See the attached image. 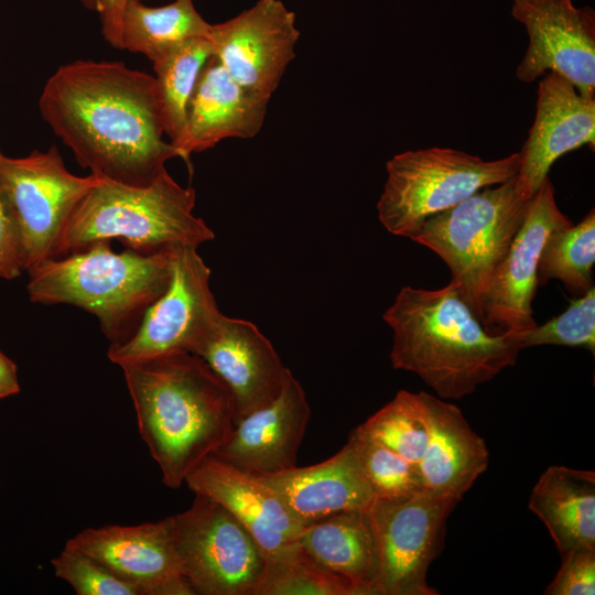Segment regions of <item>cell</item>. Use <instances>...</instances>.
Listing matches in <instances>:
<instances>
[{"instance_id":"6da1fadb","label":"cell","mask_w":595,"mask_h":595,"mask_svg":"<svg viewBox=\"0 0 595 595\" xmlns=\"http://www.w3.org/2000/svg\"><path fill=\"white\" fill-rule=\"evenodd\" d=\"M42 118L97 176L142 186L181 158L163 136L154 76L121 62L77 60L60 66L39 99Z\"/></svg>"},{"instance_id":"7a4b0ae2","label":"cell","mask_w":595,"mask_h":595,"mask_svg":"<svg viewBox=\"0 0 595 595\" xmlns=\"http://www.w3.org/2000/svg\"><path fill=\"white\" fill-rule=\"evenodd\" d=\"M382 318L393 333V368L418 375L444 400L472 394L522 350L521 334L488 331L451 283L403 286Z\"/></svg>"},{"instance_id":"3957f363","label":"cell","mask_w":595,"mask_h":595,"mask_svg":"<svg viewBox=\"0 0 595 595\" xmlns=\"http://www.w3.org/2000/svg\"><path fill=\"white\" fill-rule=\"evenodd\" d=\"M139 433L162 480L178 488L228 437L231 394L197 355L172 353L121 367Z\"/></svg>"},{"instance_id":"277c9868","label":"cell","mask_w":595,"mask_h":595,"mask_svg":"<svg viewBox=\"0 0 595 595\" xmlns=\"http://www.w3.org/2000/svg\"><path fill=\"white\" fill-rule=\"evenodd\" d=\"M173 247L152 253L128 248L116 252L110 241L95 242L29 271V298L44 305L80 307L98 318L110 344L120 343L166 289Z\"/></svg>"},{"instance_id":"5b68a950","label":"cell","mask_w":595,"mask_h":595,"mask_svg":"<svg viewBox=\"0 0 595 595\" xmlns=\"http://www.w3.org/2000/svg\"><path fill=\"white\" fill-rule=\"evenodd\" d=\"M195 202L194 188L181 186L166 169L142 186L99 176L66 223L54 258L113 239L142 253L173 246L198 248L215 235L193 214Z\"/></svg>"},{"instance_id":"8992f818","label":"cell","mask_w":595,"mask_h":595,"mask_svg":"<svg viewBox=\"0 0 595 595\" xmlns=\"http://www.w3.org/2000/svg\"><path fill=\"white\" fill-rule=\"evenodd\" d=\"M529 201L517 190L513 176L430 217L410 238L447 264L450 283L479 321L491 278L522 224Z\"/></svg>"},{"instance_id":"52a82bcc","label":"cell","mask_w":595,"mask_h":595,"mask_svg":"<svg viewBox=\"0 0 595 595\" xmlns=\"http://www.w3.org/2000/svg\"><path fill=\"white\" fill-rule=\"evenodd\" d=\"M519 165V152L491 161L440 147L396 154L386 164L378 218L390 234L411 238L430 217L516 176Z\"/></svg>"},{"instance_id":"ba28073f","label":"cell","mask_w":595,"mask_h":595,"mask_svg":"<svg viewBox=\"0 0 595 595\" xmlns=\"http://www.w3.org/2000/svg\"><path fill=\"white\" fill-rule=\"evenodd\" d=\"M169 519L183 574L195 595H258L267 558L225 507L196 495L187 510Z\"/></svg>"},{"instance_id":"9c48e42d","label":"cell","mask_w":595,"mask_h":595,"mask_svg":"<svg viewBox=\"0 0 595 595\" xmlns=\"http://www.w3.org/2000/svg\"><path fill=\"white\" fill-rule=\"evenodd\" d=\"M209 280L210 269L196 247L174 246L166 289L129 337L110 344V361L122 367L172 353L195 355L224 315Z\"/></svg>"},{"instance_id":"30bf717a","label":"cell","mask_w":595,"mask_h":595,"mask_svg":"<svg viewBox=\"0 0 595 595\" xmlns=\"http://www.w3.org/2000/svg\"><path fill=\"white\" fill-rule=\"evenodd\" d=\"M461 499L430 490L368 509L377 550V595H436L428 570L440 554L446 521Z\"/></svg>"},{"instance_id":"8fae6325","label":"cell","mask_w":595,"mask_h":595,"mask_svg":"<svg viewBox=\"0 0 595 595\" xmlns=\"http://www.w3.org/2000/svg\"><path fill=\"white\" fill-rule=\"evenodd\" d=\"M98 178L71 173L56 147L22 158L3 156L0 185L19 224L24 271L54 258L66 223Z\"/></svg>"},{"instance_id":"7c38bea8","label":"cell","mask_w":595,"mask_h":595,"mask_svg":"<svg viewBox=\"0 0 595 595\" xmlns=\"http://www.w3.org/2000/svg\"><path fill=\"white\" fill-rule=\"evenodd\" d=\"M511 17L528 34L516 77L532 83L549 72L595 96V11L573 0H512Z\"/></svg>"},{"instance_id":"4fadbf2b","label":"cell","mask_w":595,"mask_h":595,"mask_svg":"<svg viewBox=\"0 0 595 595\" xmlns=\"http://www.w3.org/2000/svg\"><path fill=\"white\" fill-rule=\"evenodd\" d=\"M573 223L558 207L549 177L530 198L520 228L497 267L484 298L482 324L496 334H522L533 328L532 301L538 264L547 238Z\"/></svg>"},{"instance_id":"5bb4252c","label":"cell","mask_w":595,"mask_h":595,"mask_svg":"<svg viewBox=\"0 0 595 595\" xmlns=\"http://www.w3.org/2000/svg\"><path fill=\"white\" fill-rule=\"evenodd\" d=\"M300 31L281 0H259L238 15L212 24L214 56L247 90L271 98L295 56Z\"/></svg>"},{"instance_id":"9a60e30c","label":"cell","mask_w":595,"mask_h":595,"mask_svg":"<svg viewBox=\"0 0 595 595\" xmlns=\"http://www.w3.org/2000/svg\"><path fill=\"white\" fill-rule=\"evenodd\" d=\"M65 547L95 558L141 595H195L183 574L169 517L137 526L86 528Z\"/></svg>"},{"instance_id":"2e32d148","label":"cell","mask_w":595,"mask_h":595,"mask_svg":"<svg viewBox=\"0 0 595 595\" xmlns=\"http://www.w3.org/2000/svg\"><path fill=\"white\" fill-rule=\"evenodd\" d=\"M536 116L520 153L517 190L530 199L547 180L552 164L565 153L595 144V98L581 94L558 73L538 85Z\"/></svg>"},{"instance_id":"e0dca14e","label":"cell","mask_w":595,"mask_h":595,"mask_svg":"<svg viewBox=\"0 0 595 595\" xmlns=\"http://www.w3.org/2000/svg\"><path fill=\"white\" fill-rule=\"evenodd\" d=\"M310 416L305 391L288 370L279 396L235 421L212 456L256 476L291 469L296 466Z\"/></svg>"},{"instance_id":"ac0fdd59","label":"cell","mask_w":595,"mask_h":595,"mask_svg":"<svg viewBox=\"0 0 595 595\" xmlns=\"http://www.w3.org/2000/svg\"><path fill=\"white\" fill-rule=\"evenodd\" d=\"M195 355L228 388L234 422L273 401L289 370L255 324L226 315Z\"/></svg>"},{"instance_id":"d6986e66","label":"cell","mask_w":595,"mask_h":595,"mask_svg":"<svg viewBox=\"0 0 595 595\" xmlns=\"http://www.w3.org/2000/svg\"><path fill=\"white\" fill-rule=\"evenodd\" d=\"M185 484L195 495L225 507L250 532L267 562L281 558L298 544L302 526L258 476L209 455L186 476Z\"/></svg>"},{"instance_id":"ffe728a7","label":"cell","mask_w":595,"mask_h":595,"mask_svg":"<svg viewBox=\"0 0 595 595\" xmlns=\"http://www.w3.org/2000/svg\"><path fill=\"white\" fill-rule=\"evenodd\" d=\"M269 100L238 84L213 55L191 96L184 132L174 145L181 159L190 164L192 153L210 149L224 139L256 137Z\"/></svg>"},{"instance_id":"44dd1931","label":"cell","mask_w":595,"mask_h":595,"mask_svg":"<svg viewBox=\"0 0 595 595\" xmlns=\"http://www.w3.org/2000/svg\"><path fill=\"white\" fill-rule=\"evenodd\" d=\"M258 477L302 527L336 512L368 510L375 500L348 442L322 463Z\"/></svg>"},{"instance_id":"7402d4cb","label":"cell","mask_w":595,"mask_h":595,"mask_svg":"<svg viewBox=\"0 0 595 595\" xmlns=\"http://www.w3.org/2000/svg\"><path fill=\"white\" fill-rule=\"evenodd\" d=\"M423 400L430 437L418 468L424 488L462 499L487 469L486 442L455 404L425 391Z\"/></svg>"},{"instance_id":"603a6c76","label":"cell","mask_w":595,"mask_h":595,"mask_svg":"<svg viewBox=\"0 0 595 595\" xmlns=\"http://www.w3.org/2000/svg\"><path fill=\"white\" fill-rule=\"evenodd\" d=\"M529 509L544 523L561 554L595 547V473L549 466L533 486Z\"/></svg>"},{"instance_id":"cb8c5ba5","label":"cell","mask_w":595,"mask_h":595,"mask_svg":"<svg viewBox=\"0 0 595 595\" xmlns=\"http://www.w3.org/2000/svg\"><path fill=\"white\" fill-rule=\"evenodd\" d=\"M296 541L315 562L351 581L361 595H377V550L368 510L340 511L306 524Z\"/></svg>"},{"instance_id":"d4e9b609","label":"cell","mask_w":595,"mask_h":595,"mask_svg":"<svg viewBox=\"0 0 595 595\" xmlns=\"http://www.w3.org/2000/svg\"><path fill=\"white\" fill-rule=\"evenodd\" d=\"M212 24L195 9L193 0L151 8L136 1L122 18L121 50L156 61L175 45L194 37H209Z\"/></svg>"},{"instance_id":"484cf974","label":"cell","mask_w":595,"mask_h":595,"mask_svg":"<svg viewBox=\"0 0 595 595\" xmlns=\"http://www.w3.org/2000/svg\"><path fill=\"white\" fill-rule=\"evenodd\" d=\"M213 55L210 36L194 37L175 45L152 62L163 129L173 145L183 136L188 101L204 66Z\"/></svg>"},{"instance_id":"4316f807","label":"cell","mask_w":595,"mask_h":595,"mask_svg":"<svg viewBox=\"0 0 595 595\" xmlns=\"http://www.w3.org/2000/svg\"><path fill=\"white\" fill-rule=\"evenodd\" d=\"M595 263V212L592 209L577 225L551 232L542 248L538 264V285L560 280L575 298L593 285Z\"/></svg>"},{"instance_id":"83f0119b","label":"cell","mask_w":595,"mask_h":595,"mask_svg":"<svg viewBox=\"0 0 595 595\" xmlns=\"http://www.w3.org/2000/svg\"><path fill=\"white\" fill-rule=\"evenodd\" d=\"M356 429L418 466L430 437L423 391H398Z\"/></svg>"},{"instance_id":"f1b7e54d","label":"cell","mask_w":595,"mask_h":595,"mask_svg":"<svg viewBox=\"0 0 595 595\" xmlns=\"http://www.w3.org/2000/svg\"><path fill=\"white\" fill-rule=\"evenodd\" d=\"M258 595H361L348 578L315 562L298 543L267 563Z\"/></svg>"},{"instance_id":"f546056e","label":"cell","mask_w":595,"mask_h":595,"mask_svg":"<svg viewBox=\"0 0 595 595\" xmlns=\"http://www.w3.org/2000/svg\"><path fill=\"white\" fill-rule=\"evenodd\" d=\"M374 491L375 499L399 500L425 490L420 470L389 447L354 429L347 441Z\"/></svg>"},{"instance_id":"4dcf8cb0","label":"cell","mask_w":595,"mask_h":595,"mask_svg":"<svg viewBox=\"0 0 595 595\" xmlns=\"http://www.w3.org/2000/svg\"><path fill=\"white\" fill-rule=\"evenodd\" d=\"M540 345L582 347L595 353V288L570 301L562 314L521 334L522 349Z\"/></svg>"},{"instance_id":"1f68e13d","label":"cell","mask_w":595,"mask_h":595,"mask_svg":"<svg viewBox=\"0 0 595 595\" xmlns=\"http://www.w3.org/2000/svg\"><path fill=\"white\" fill-rule=\"evenodd\" d=\"M51 564L55 576L67 582L77 595H141L137 586L77 549L64 547Z\"/></svg>"},{"instance_id":"d6a6232c","label":"cell","mask_w":595,"mask_h":595,"mask_svg":"<svg viewBox=\"0 0 595 595\" xmlns=\"http://www.w3.org/2000/svg\"><path fill=\"white\" fill-rule=\"evenodd\" d=\"M562 562L545 595H594L595 547H576L561 554Z\"/></svg>"},{"instance_id":"836d02e7","label":"cell","mask_w":595,"mask_h":595,"mask_svg":"<svg viewBox=\"0 0 595 595\" xmlns=\"http://www.w3.org/2000/svg\"><path fill=\"white\" fill-rule=\"evenodd\" d=\"M23 271L19 224L12 205L0 185V278L13 280Z\"/></svg>"},{"instance_id":"e575fe53","label":"cell","mask_w":595,"mask_h":595,"mask_svg":"<svg viewBox=\"0 0 595 595\" xmlns=\"http://www.w3.org/2000/svg\"><path fill=\"white\" fill-rule=\"evenodd\" d=\"M90 11L98 13L101 34L115 48L121 50L122 18L127 7L142 0H79Z\"/></svg>"},{"instance_id":"d590c367","label":"cell","mask_w":595,"mask_h":595,"mask_svg":"<svg viewBox=\"0 0 595 595\" xmlns=\"http://www.w3.org/2000/svg\"><path fill=\"white\" fill-rule=\"evenodd\" d=\"M20 392L18 369L13 360L0 351V399Z\"/></svg>"},{"instance_id":"8d00e7d4","label":"cell","mask_w":595,"mask_h":595,"mask_svg":"<svg viewBox=\"0 0 595 595\" xmlns=\"http://www.w3.org/2000/svg\"><path fill=\"white\" fill-rule=\"evenodd\" d=\"M3 156H4V155H3V154L1 153V151H0V162H1V160L3 159Z\"/></svg>"}]
</instances>
